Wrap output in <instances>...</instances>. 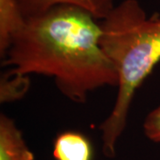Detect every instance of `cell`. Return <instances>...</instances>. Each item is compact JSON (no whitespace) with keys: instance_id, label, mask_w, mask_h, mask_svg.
Returning <instances> with one entry per match:
<instances>
[{"instance_id":"obj_1","label":"cell","mask_w":160,"mask_h":160,"mask_svg":"<svg viewBox=\"0 0 160 160\" xmlns=\"http://www.w3.org/2000/svg\"><path fill=\"white\" fill-rule=\"evenodd\" d=\"M101 37V23L90 12L74 6H55L26 19L2 65L20 74L52 78L65 97L84 103L92 92L118 84Z\"/></svg>"},{"instance_id":"obj_2","label":"cell","mask_w":160,"mask_h":160,"mask_svg":"<svg viewBox=\"0 0 160 160\" xmlns=\"http://www.w3.org/2000/svg\"><path fill=\"white\" fill-rule=\"evenodd\" d=\"M100 23L101 46L118 76L113 109L99 126L103 154L112 158L134 95L160 62V16L148 17L138 0H123Z\"/></svg>"},{"instance_id":"obj_3","label":"cell","mask_w":160,"mask_h":160,"mask_svg":"<svg viewBox=\"0 0 160 160\" xmlns=\"http://www.w3.org/2000/svg\"><path fill=\"white\" fill-rule=\"evenodd\" d=\"M25 19L36 17L58 6L80 7L98 21H102L114 8V0H17Z\"/></svg>"},{"instance_id":"obj_4","label":"cell","mask_w":160,"mask_h":160,"mask_svg":"<svg viewBox=\"0 0 160 160\" xmlns=\"http://www.w3.org/2000/svg\"><path fill=\"white\" fill-rule=\"evenodd\" d=\"M0 160H35L14 120L0 114Z\"/></svg>"},{"instance_id":"obj_5","label":"cell","mask_w":160,"mask_h":160,"mask_svg":"<svg viewBox=\"0 0 160 160\" xmlns=\"http://www.w3.org/2000/svg\"><path fill=\"white\" fill-rule=\"evenodd\" d=\"M54 160H92L93 149L90 140L77 131L62 132L52 144Z\"/></svg>"},{"instance_id":"obj_6","label":"cell","mask_w":160,"mask_h":160,"mask_svg":"<svg viewBox=\"0 0 160 160\" xmlns=\"http://www.w3.org/2000/svg\"><path fill=\"white\" fill-rule=\"evenodd\" d=\"M26 22L17 0H0V56L5 57L14 36Z\"/></svg>"},{"instance_id":"obj_7","label":"cell","mask_w":160,"mask_h":160,"mask_svg":"<svg viewBox=\"0 0 160 160\" xmlns=\"http://www.w3.org/2000/svg\"><path fill=\"white\" fill-rule=\"evenodd\" d=\"M31 80L29 75L9 69L0 78V102H14L22 100L29 92Z\"/></svg>"},{"instance_id":"obj_8","label":"cell","mask_w":160,"mask_h":160,"mask_svg":"<svg viewBox=\"0 0 160 160\" xmlns=\"http://www.w3.org/2000/svg\"><path fill=\"white\" fill-rule=\"evenodd\" d=\"M143 132L149 141L160 143V105L146 116L143 122Z\"/></svg>"}]
</instances>
